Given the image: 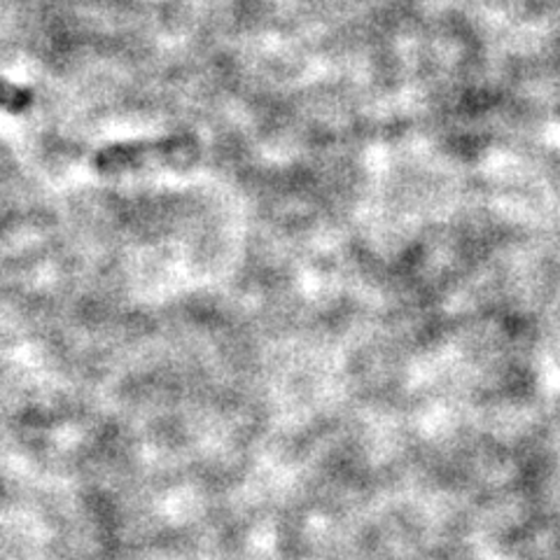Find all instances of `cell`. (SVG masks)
I'll use <instances>...</instances> for the list:
<instances>
[{"label": "cell", "instance_id": "6da1fadb", "mask_svg": "<svg viewBox=\"0 0 560 560\" xmlns=\"http://www.w3.org/2000/svg\"><path fill=\"white\" fill-rule=\"evenodd\" d=\"M199 160V143L191 136H171L138 143L108 145L94 154V168L98 173L143 171L152 166L185 168Z\"/></svg>", "mask_w": 560, "mask_h": 560}, {"label": "cell", "instance_id": "7a4b0ae2", "mask_svg": "<svg viewBox=\"0 0 560 560\" xmlns=\"http://www.w3.org/2000/svg\"><path fill=\"white\" fill-rule=\"evenodd\" d=\"M33 105V94L24 86H16L8 80H0V108L10 113H24Z\"/></svg>", "mask_w": 560, "mask_h": 560}]
</instances>
